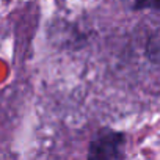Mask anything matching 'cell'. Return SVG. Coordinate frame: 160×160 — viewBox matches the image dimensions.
Returning a JSON list of instances; mask_svg holds the SVG:
<instances>
[{"mask_svg":"<svg viewBox=\"0 0 160 160\" xmlns=\"http://www.w3.org/2000/svg\"><path fill=\"white\" fill-rule=\"evenodd\" d=\"M133 8L143 10V8H151V10H158L160 11V0H132Z\"/></svg>","mask_w":160,"mask_h":160,"instance_id":"cell-2","label":"cell"},{"mask_svg":"<svg viewBox=\"0 0 160 160\" xmlns=\"http://www.w3.org/2000/svg\"><path fill=\"white\" fill-rule=\"evenodd\" d=\"M124 141H126V138L122 133L104 129L93 137V140L90 143L88 157L90 158H118V157H122Z\"/></svg>","mask_w":160,"mask_h":160,"instance_id":"cell-1","label":"cell"}]
</instances>
